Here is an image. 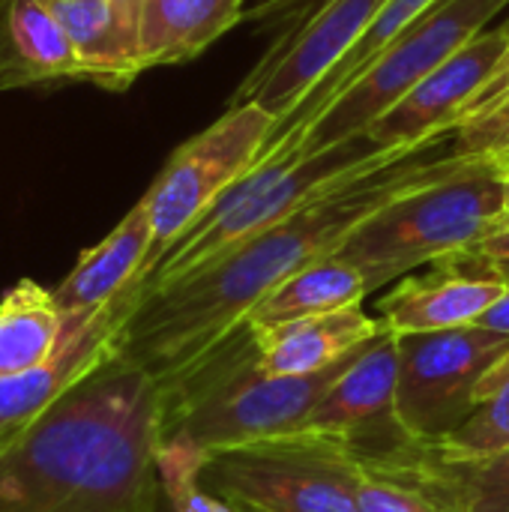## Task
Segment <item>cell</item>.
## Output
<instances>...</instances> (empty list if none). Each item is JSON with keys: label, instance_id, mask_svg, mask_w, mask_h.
I'll list each match as a JSON object with an SVG mask.
<instances>
[{"label": "cell", "instance_id": "6da1fadb", "mask_svg": "<svg viewBox=\"0 0 509 512\" xmlns=\"http://www.w3.org/2000/svg\"><path fill=\"white\" fill-rule=\"evenodd\" d=\"M447 147H453V135L369 168L327 189L210 267L141 294L117 327L114 351L156 381L174 375L237 330L279 282L333 255L369 216L447 168L456 156V150L444 153Z\"/></svg>", "mask_w": 509, "mask_h": 512}, {"label": "cell", "instance_id": "7a4b0ae2", "mask_svg": "<svg viewBox=\"0 0 509 512\" xmlns=\"http://www.w3.org/2000/svg\"><path fill=\"white\" fill-rule=\"evenodd\" d=\"M159 381L111 351L33 423L0 435V512H153Z\"/></svg>", "mask_w": 509, "mask_h": 512}, {"label": "cell", "instance_id": "3957f363", "mask_svg": "<svg viewBox=\"0 0 509 512\" xmlns=\"http://www.w3.org/2000/svg\"><path fill=\"white\" fill-rule=\"evenodd\" d=\"M366 348L315 375H270L258 363L252 327L240 324L201 357L159 381L162 447L201 456L300 432L312 408Z\"/></svg>", "mask_w": 509, "mask_h": 512}, {"label": "cell", "instance_id": "277c9868", "mask_svg": "<svg viewBox=\"0 0 509 512\" xmlns=\"http://www.w3.org/2000/svg\"><path fill=\"white\" fill-rule=\"evenodd\" d=\"M408 153L378 150L366 138V132L312 153H303L300 129H285L273 135L264 156L156 264V270L138 288L135 300L153 288L171 285L177 279H186L210 267L213 261L243 246L246 240L288 219L291 213H297L327 189Z\"/></svg>", "mask_w": 509, "mask_h": 512}, {"label": "cell", "instance_id": "5b68a950", "mask_svg": "<svg viewBox=\"0 0 509 512\" xmlns=\"http://www.w3.org/2000/svg\"><path fill=\"white\" fill-rule=\"evenodd\" d=\"M504 225V168L495 156H453L447 168L369 216L336 255L372 294L420 267L471 252Z\"/></svg>", "mask_w": 509, "mask_h": 512}, {"label": "cell", "instance_id": "8992f818", "mask_svg": "<svg viewBox=\"0 0 509 512\" xmlns=\"http://www.w3.org/2000/svg\"><path fill=\"white\" fill-rule=\"evenodd\" d=\"M357 471L354 447L318 432L195 453V480L207 495L261 512H360Z\"/></svg>", "mask_w": 509, "mask_h": 512}, {"label": "cell", "instance_id": "52a82bcc", "mask_svg": "<svg viewBox=\"0 0 509 512\" xmlns=\"http://www.w3.org/2000/svg\"><path fill=\"white\" fill-rule=\"evenodd\" d=\"M509 0H441L411 21L393 42L375 54L321 111L288 126L300 129L303 153L342 144L363 135L387 108H393L429 72L492 27ZM285 132V129H282ZM279 135V132H276Z\"/></svg>", "mask_w": 509, "mask_h": 512}, {"label": "cell", "instance_id": "ba28073f", "mask_svg": "<svg viewBox=\"0 0 509 512\" xmlns=\"http://www.w3.org/2000/svg\"><path fill=\"white\" fill-rule=\"evenodd\" d=\"M276 129L279 120L261 105H228L219 120L183 141L168 156L165 168L144 192L153 246L138 288L156 270V264L192 231V225L264 156Z\"/></svg>", "mask_w": 509, "mask_h": 512}, {"label": "cell", "instance_id": "9c48e42d", "mask_svg": "<svg viewBox=\"0 0 509 512\" xmlns=\"http://www.w3.org/2000/svg\"><path fill=\"white\" fill-rule=\"evenodd\" d=\"M399 387L396 414L417 444L450 438L474 411L477 387L509 351V336L486 327L396 336Z\"/></svg>", "mask_w": 509, "mask_h": 512}, {"label": "cell", "instance_id": "30bf717a", "mask_svg": "<svg viewBox=\"0 0 509 512\" xmlns=\"http://www.w3.org/2000/svg\"><path fill=\"white\" fill-rule=\"evenodd\" d=\"M387 3L390 0H321L261 57L237 87L231 105L255 102L282 126L360 45Z\"/></svg>", "mask_w": 509, "mask_h": 512}, {"label": "cell", "instance_id": "8fae6325", "mask_svg": "<svg viewBox=\"0 0 509 512\" xmlns=\"http://www.w3.org/2000/svg\"><path fill=\"white\" fill-rule=\"evenodd\" d=\"M509 48V21L492 24L411 87L393 108H387L369 129L366 138L378 150L408 153L423 144L450 138L480 87L495 75Z\"/></svg>", "mask_w": 509, "mask_h": 512}, {"label": "cell", "instance_id": "7c38bea8", "mask_svg": "<svg viewBox=\"0 0 509 512\" xmlns=\"http://www.w3.org/2000/svg\"><path fill=\"white\" fill-rule=\"evenodd\" d=\"M399 348L396 336L381 333L324 393L300 432L333 435L357 453H387L411 441L396 414Z\"/></svg>", "mask_w": 509, "mask_h": 512}, {"label": "cell", "instance_id": "4fadbf2b", "mask_svg": "<svg viewBox=\"0 0 509 512\" xmlns=\"http://www.w3.org/2000/svg\"><path fill=\"white\" fill-rule=\"evenodd\" d=\"M135 306V288L99 312L63 315V336L54 354L12 378H0V435L33 423L60 396H66L84 375H90L111 351L120 321Z\"/></svg>", "mask_w": 509, "mask_h": 512}, {"label": "cell", "instance_id": "5bb4252c", "mask_svg": "<svg viewBox=\"0 0 509 512\" xmlns=\"http://www.w3.org/2000/svg\"><path fill=\"white\" fill-rule=\"evenodd\" d=\"M357 459L369 474L420 495L435 510L509 512V450L483 459H456L432 444L405 441L387 453H357Z\"/></svg>", "mask_w": 509, "mask_h": 512}, {"label": "cell", "instance_id": "9a60e30c", "mask_svg": "<svg viewBox=\"0 0 509 512\" xmlns=\"http://www.w3.org/2000/svg\"><path fill=\"white\" fill-rule=\"evenodd\" d=\"M504 279L486 273L468 255L432 264L429 273L405 276L378 297L375 312L390 336L444 333L474 327L507 291Z\"/></svg>", "mask_w": 509, "mask_h": 512}, {"label": "cell", "instance_id": "2e32d148", "mask_svg": "<svg viewBox=\"0 0 509 512\" xmlns=\"http://www.w3.org/2000/svg\"><path fill=\"white\" fill-rule=\"evenodd\" d=\"M75 45L87 81L126 90L141 72V3L123 0H42Z\"/></svg>", "mask_w": 509, "mask_h": 512}, {"label": "cell", "instance_id": "e0dca14e", "mask_svg": "<svg viewBox=\"0 0 509 512\" xmlns=\"http://www.w3.org/2000/svg\"><path fill=\"white\" fill-rule=\"evenodd\" d=\"M153 228L144 198L102 237L96 246L84 249L75 267L51 288L54 303L63 315L99 312L120 300L126 291H138V279L150 258Z\"/></svg>", "mask_w": 509, "mask_h": 512}, {"label": "cell", "instance_id": "ac0fdd59", "mask_svg": "<svg viewBox=\"0 0 509 512\" xmlns=\"http://www.w3.org/2000/svg\"><path fill=\"white\" fill-rule=\"evenodd\" d=\"M258 363L270 375H315L354 351L372 345L384 327L363 306H348L327 315L297 318L279 327H252Z\"/></svg>", "mask_w": 509, "mask_h": 512}, {"label": "cell", "instance_id": "d6986e66", "mask_svg": "<svg viewBox=\"0 0 509 512\" xmlns=\"http://www.w3.org/2000/svg\"><path fill=\"white\" fill-rule=\"evenodd\" d=\"M87 81L84 63L42 0H0V93Z\"/></svg>", "mask_w": 509, "mask_h": 512}, {"label": "cell", "instance_id": "ffe728a7", "mask_svg": "<svg viewBox=\"0 0 509 512\" xmlns=\"http://www.w3.org/2000/svg\"><path fill=\"white\" fill-rule=\"evenodd\" d=\"M246 0H141L144 69L186 63L237 27Z\"/></svg>", "mask_w": 509, "mask_h": 512}, {"label": "cell", "instance_id": "44dd1931", "mask_svg": "<svg viewBox=\"0 0 509 512\" xmlns=\"http://www.w3.org/2000/svg\"><path fill=\"white\" fill-rule=\"evenodd\" d=\"M366 297H372L369 279L354 264H348L345 258L333 252L306 264L285 282H279L267 297L255 303V309L243 318V324L258 327V330L279 327L297 318L363 306Z\"/></svg>", "mask_w": 509, "mask_h": 512}, {"label": "cell", "instance_id": "7402d4cb", "mask_svg": "<svg viewBox=\"0 0 509 512\" xmlns=\"http://www.w3.org/2000/svg\"><path fill=\"white\" fill-rule=\"evenodd\" d=\"M63 336V312L54 294L33 279H21L0 300V378L42 366Z\"/></svg>", "mask_w": 509, "mask_h": 512}, {"label": "cell", "instance_id": "603a6c76", "mask_svg": "<svg viewBox=\"0 0 509 512\" xmlns=\"http://www.w3.org/2000/svg\"><path fill=\"white\" fill-rule=\"evenodd\" d=\"M432 447L456 459H483L509 450V351L480 381L477 411Z\"/></svg>", "mask_w": 509, "mask_h": 512}, {"label": "cell", "instance_id": "cb8c5ba5", "mask_svg": "<svg viewBox=\"0 0 509 512\" xmlns=\"http://www.w3.org/2000/svg\"><path fill=\"white\" fill-rule=\"evenodd\" d=\"M435 3H441V0H390L384 9H381V15L375 18V24L369 27V33L360 39V45L333 69V75L318 87V90H312V96L276 129V132H282V129H288V126H297V123H303V120H309L315 111H321L354 75H360L363 72V66L375 57V54H381L390 42H393V36H399L411 21H417L423 12H429Z\"/></svg>", "mask_w": 509, "mask_h": 512}, {"label": "cell", "instance_id": "d4e9b609", "mask_svg": "<svg viewBox=\"0 0 509 512\" xmlns=\"http://www.w3.org/2000/svg\"><path fill=\"white\" fill-rule=\"evenodd\" d=\"M453 147L459 156H509V99L486 114L465 120L453 132Z\"/></svg>", "mask_w": 509, "mask_h": 512}, {"label": "cell", "instance_id": "484cf974", "mask_svg": "<svg viewBox=\"0 0 509 512\" xmlns=\"http://www.w3.org/2000/svg\"><path fill=\"white\" fill-rule=\"evenodd\" d=\"M159 471L183 501L186 512H234V507L222 498L207 495L198 480H195V453L177 450V447H162L159 453Z\"/></svg>", "mask_w": 509, "mask_h": 512}, {"label": "cell", "instance_id": "4316f807", "mask_svg": "<svg viewBox=\"0 0 509 512\" xmlns=\"http://www.w3.org/2000/svg\"><path fill=\"white\" fill-rule=\"evenodd\" d=\"M360 462V459H357ZM354 498L360 512H441L435 510L429 501H423L420 495L387 483L375 474H369L363 465L357 471V483H354Z\"/></svg>", "mask_w": 509, "mask_h": 512}, {"label": "cell", "instance_id": "83f0119b", "mask_svg": "<svg viewBox=\"0 0 509 512\" xmlns=\"http://www.w3.org/2000/svg\"><path fill=\"white\" fill-rule=\"evenodd\" d=\"M474 264H480L486 273L504 279L509 285V225H501L486 240H480L471 252H465Z\"/></svg>", "mask_w": 509, "mask_h": 512}, {"label": "cell", "instance_id": "f1b7e54d", "mask_svg": "<svg viewBox=\"0 0 509 512\" xmlns=\"http://www.w3.org/2000/svg\"><path fill=\"white\" fill-rule=\"evenodd\" d=\"M509 99V48L507 54H504V60L498 63V69H495V75L480 87V93L474 96V102L468 105V111H465V117H462V123L465 120H471V117H477V114H486V111H492V108H498L501 102H507ZM459 123V126H462Z\"/></svg>", "mask_w": 509, "mask_h": 512}, {"label": "cell", "instance_id": "f546056e", "mask_svg": "<svg viewBox=\"0 0 509 512\" xmlns=\"http://www.w3.org/2000/svg\"><path fill=\"white\" fill-rule=\"evenodd\" d=\"M477 327H486V330H492V333L509 336V288L492 303V309L477 321Z\"/></svg>", "mask_w": 509, "mask_h": 512}, {"label": "cell", "instance_id": "4dcf8cb0", "mask_svg": "<svg viewBox=\"0 0 509 512\" xmlns=\"http://www.w3.org/2000/svg\"><path fill=\"white\" fill-rule=\"evenodd\" d=\"M153 512H186L183 501H180V498H177V492L171 489V483L162 477V471H159V492H156Z\"/></svg>", "mask_w": 509, "mask_h": 512}, {"label": "cell", "instance_id": "1f68e13d", "mask_svg": "<svg viewBox=\"0 0 509 512\" xmlns=\"http://www.w3.org/2000/svg\"><path fill=\"white\" fill-rule=\"evenodd\" d=\"M504 168V225H509V165L501 162Z\"/></svg>", "mask_w": 509, "mask_h": 512}, {"label": "cell", "instance_id": "d6a6232c", "mask_svg": "<svg viewBox=\"0 0 509 512\" xmlns=\"http://www.w3.org/2000/svg\"><path fill=\"white\" fill-rule=\"evenodd\" d=\"M234 507V512H261V510H249V507H237V504H231Z\"/></svg>", "mask_w": 509, "mask_h": 512}, {"label": "cell", "instance_id": "836d02e7", "mask_svg": "<svg viewBox=\"0 0 509 512\" xmlns=\"http://www.w3.org/2000/svg\"><path fill=\"white\" fill-rule=\"evenodd\" d=\"M123 3H141V0H123Z\"/></svg>", "mask_w": 509, "mask_h": 512}, {"label": "cell", "instance_id": "e575fe53", "mask_svg": "<svg viewBox=\"0 0 509 512\" xmlns=\"http://www.w3.org/2000/svg\"><path fill=\"white\" fill-rule=\"evenodd\" d=\"M498 162H504V165H509V159H498Z\"/></svg>", "mask_w": 509, "mask_h": 512}, {"label": "cell", "instance_id": "d590c367", "mask_svg": "<svg viewBox=\"0 0 509 512\" xmlns=\"http://www.w3.org/2000/svg\"><path fill=\"white\" fill-rule=\"evenodd\" d=\"M504 159H509V156H504Z\"/></svg>", "mask_w": 509, "mask_h": 512}]
</instances>
